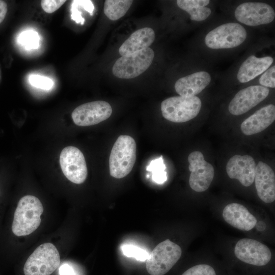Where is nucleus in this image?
Returning a JSON list of instances; mask_svg holds the SVG:
<instances>
[{"mask_svg": "<svg viewBox=\"0 0 275 275\" xmlns=\"http://www.w3.org/2000/svg\"><path fill=\"white\" fill-rule=\"evenodd\" d=\"M43 212V207L38 198L32 195L22 197L14 214L12 232L17 236L31 234L40 226Z\"/></svg>", "mask_w": 275, "mask_h": 275, "instance_id": "f257e3e1", "label": "nucleus"}, {"mask_svg": "<svg viewBox=\"0 0 275 275\" xmlns=\"http://www.w3.org/2000/svg\"><path fill=\"white\" fill-rule=\"evenodd\" d=\"M136 144L130 136L120 135L114 143L109 158L110 175L117 179L126 176L136 160Z\"/></svg>", "mask_w": 275, "mask_h": 275, "instance_id": "f03ea898", "label": "nucleus"}, {"mask_svg": "<svg viewBox=\"0 0 275 275\" xmlns=\"http://www.w3.org/2000/svg\"><path fill=\"white\" fill-rule=\"evenodd\" d=\"M182 250L179 245L166 239L158 244L149 254L146 268L150 275H164L179 260Z\"/></svg>", "mask_w": 275, "mask_h": 275, "instance_id": "7ed1b4c3", "label": "nucleus"}, {"mask_svg": "<svg viewBox=\"0 0 275 275\" xmlns=\"http://www.w3.org/2000/svg\"><path fill=\"white\" fill-rule=\"evenodd\" d=\"M60 264V254L56 247L51 243H45L28 258L23 272L24 275H50Z\"/></svg>", "mask_w": 275, "mask_h": 275, "instance_id": "20e7f679", "label": "nucleus"}, {"mask_svg": "<svg viewBox=\"0 0 275 275\" xmlns=\"http://www.w3.org/2000/svg\"><path fill=\"white\" fill-rule=\"evenodd\" d=\"M201 101L197 96H173L164 100L161 104L163 117L175 123H183L196 117L200 112Z\"/></svg>", "mask_w": 275, "mask_h": 275, "instance_id": "39448f33", "label": "nucleus"}, {"mask_svg": "<svg viewBox=\"0 0 275 275\" xmlns=\"http://www.w3.org/2000/svg\"><path fill=\"white\" fill-rule=\"evenodd\" d=\"M154 51L150 47L119 58L113 67V74L122 79H130L145 72L151 64Z\"/></svg>", "mask_w": 275, "mask_h": 275, "instance_id": "423d86ee", "label": "nucleus"}, {"mask_svg": "<svg viewBox=\"0 0 275 275\" xmlns=\"http://www.w3.org/2000/svg\"><path fill=\"white\" fill-rule=\"evenodd\" d=\"M246 36L242 25L235 22L226 23L210 31L205 38V43L211 49L231 48L242 44Z\"/></svg>", "mask_w": 275, "mask_h": 275, "instance_id": "0eeeda50", "label": "nucleus"}, {"mask_svg": "<svg viewBox=\"0 0 275 275\" xmlns=\"http://www.w3.org/2000/svg\"><path fill=\"white\" fill-rule=\"evenodd\" d=\"M60 163L65 177L75 184L82 183L88 175V169L83 153L77 148L67 146L61 152Z\"/></svg>", "mask_w": 275, "mask_h": 275, "instance_id": "6e6552de", "label": "nucleus"}, {"mask_svg": "<svg viewBox=\"0 0 275 275\" xmlns=\"http://www.w3.org/2000/svg\"><path fill=\"white\" fill-rule=\"evenodd\" d=\"M188 169L191 172L189 179V186L197 192H203L209 187L213 179L214 170L213 166L206 161L203 154L194 151L188 156Z\"/></svg>", "mask_w": 275, "mask_h": 275, "instance_id": "1a4fd4ad", "label": "nucleus"}, {"mask_svg": "<svg viewBox=\"0 0 275 275\" xmlns=\"http://www.w3.org/2000/svg\"><path fill=\"white\" fill-rule=\"evenodd\" d=\"M236 19L249 26L268 24L275 17V12L270 5L262 2H245L235 11Z\"/></svg>", "mask_w": 275, "mask_h": 275, "instance_id": "9d476101", "label": "nucleus"}, {"mask_svg": "<svg viewBox=\"0 0 275 275\" xmlns=\"http://www.w3.org/2000/svg\"><path fill=\"white\" fill-rule=\"evenodd\" d=\"M112 113V108L108 102L97 100L78 106L73 110L71 117L76 125L88 126L107 119Z\"/></svg>", "mask_w": 275, "mask_h": 275, "instance_id": "9b49d317", "label": "nucleus"}, {"mask_svg": "<svg viewBox=\"0 0 275 275\" xmlns=\"http://www.w3.org/2000/svg\"><path fill=\"white\" fill-rule=\"evenodd\" d=\"M234 253L240 261L256 266L267 264L271 258V253L266 245L249 238L239 240L235 245Z\"/></svg>", "mask_w": 275, "mask_h": 275, "instance_id": "f8f14e48", "label": "nucleus"}, {"mask_svg": "<svg viewBox=\"0 0 275 275\" xmlns=\"http://www.w3.org/2000/svg\"><path fill=\"white\" fill-rule=\"evenodd\" d=\"M269 93L267 88L259 85L243 89L237 92L230 101L229 111L235 116L245 113L264 100Z\"/></svg>", "mask_w": 275, "mask_h": 275, "instance_id": "ddd939ff", "label": "nucleus"}, {"mask_svg": "<svg viewBox=\"0 0 275 275\" xmlns=\"http://www.w3.org/2000/svg\"><path fill=\"white\" fill-rule=\"evenodd\" d=\"M256 167L252 156L235 155L228 160L226 172L231 179H236L242 185L248 187L254 182Z\"/></svg>", "mask_w": 275, "mask_h": 275, "instance_id": "4468645a", "label": "nucleus"}, {"mask_svg": "<svg viewBox=\"0 0 275 275\" xmlns=\"http://www.w3.org/2000/svg\"><path fill=\"white\" fill-rule=\"evenodd\" d=\"M254 180L259 198L266 203L273 202L275 200V175L270 166L259 161L256 167Z\"/></svg>", "mask_w": 275, "mask_h": 275, "instance_id": "2eb2a0df", "label": "nucleus"}, {"mask_svg": "<svg viewBox=\"0 0 275 275\" xmlns=\"http://www.w3.org/2000/svg\"><path fill=\"white\" fill-rule=\"evenodd\" d=\"M224 220L232 227L242 231L252 230L257 224V219L243 205L230 203L223 211Z\"/></svg>", "mask_w": 275, "mask_h": 275, "instance_id": "dca6fc26", "label": "nucleus"}, {"mask_svg": "<svg viewBox=\"0 0 275 275\" xmlns=\"http://www.w3.org/2000/svg\"><path fill=\"white\" fill-rule=\"evenodd\" d=\"M275 120V106L270 104L264 106L244 120L240 128L243 133L250 135L267 128Z\"/></svg>", "mask_w": 275, "mask_h": 275, "instance_id": "f3484780", "label": "nucleus"}, {"mask_svg": "<svg viewBox=\"0 0 275 275\" xmlns=\"http://www.w3.org/2000/svg\"><path fill=\"white\" fill-rule=\"evenodd\" d=\"M210 81L211 76L208 72L198 71L178 79L175 84V89L180 96H196L209 84Z\"/></svg>", "mask_w": 275, "mask_h": 275, "instance_id": "a211bd4d", "label": "nucleus"}, {"mask_svg": "<svg viewBox=\"0 0 275 275\" xmlns=\"http://www.w3.org/2000/svg\"><path fill=\"white\" fill-rule=\"evenodd\" d=\"M155 40V33L149 27L140 29L126 40L119 49L122 56L133 53L150 46Z\"/></svg>", "mask_w": 275, "mask_h": 275, "instance_id": "6ab92c4d", "label": "nucleus"}, {"mask_svg": "<svg viewBox=\"0 0 275 275\" xmlns=\"http://www.w3.org/2000/svg\"><path fill=\"white\" fill-rule=\"evenodd\" d=\"M273 62L272 57L266 56L257 58L252 55L241 65L237 74L238 80L241 83L247 82L266 71Z\"/></svg>", "mask_w": 275, "mask_h": 275, "instance_id": "aec40b11", "label": "nucleus"}, {"mask_svg": "<svg viewBox=\"0 0 275 275\" xmlns=\"http://www.w3.org/2000/svg\"><path fill=\"white\" fill-rule=\"evenodd\" d=\"M209 2L208 0H178L177 4L190 15L191 20L201 21L207 18L211 13V9L206 7Z\"/></svg>", "mask_w": 275, "mask_h": 275, "instance_id": "412c9836", "label": "nucleus"}, {"mask_svg": "<svg viewBox=\"0 0 275 275\" xmlns=\"http://www.w3.org/2000/svg\"><path fill=\"white\" fill-rule=\"evenodd\" d=\"M132 3L130 0H106L104 13L109 19L117 20L126 13Z\"/></svg>", "mask_w": 275, "mask_h": 275, "instance_id": "4be33fe9", "label": "nucleus"}, {"mask_svg": "<svg viewBox=\"0 0 275 275\" xmlns=\"http://www.w3.org/2000/svg\"><path fill=\"white\" fill-rule=\"evenodd\" d=\"M166 166L162 157L152 160L146 167V171L152 172V178L154 182L162 184L167 180Z\"/></svg>", "mask_w": 275, "mask_h": 275, "instance_id": "5701e85b", "label": "nucleus"}, {"mask_svg": "<svg viewBox=\"0 0 275 275\" xmlns=\"http://www.w3.org/2000/svg\"><path fill=\"white\" fill-rule=\"evenodd\" d=\"M18 42L27 49H35L39 46V36L35 31H25L20 34Z\"/></svg>", "mask_w": 275, "mask_h": 275, "instance_id": "b1692460", "label": "nucleus"}, {"mask_svg": "<svg viewBox=\"0 0 275 275\" xmlns=\"http://www.w3.org/2000/svg\"><path fill=\"white\" fill-rule=\"evenodd\" d=\"M121 250L124 255L132 257L140 261H146L149 254L145 250L132 244H124L121 246Z\"/></svg>", "mask_w": 275, "mask_h": 275, "instance_id": "393cba45", "label": "nucleus"}, {"mask_svg": "<svg viewBox=\"0 0 275 275\" xmlns=\"http://www.w3.org/2000/svg\"><path fill=\"white\" fill-rule=\"evenodd\" d=\"M29 79L33 86L45 90L50 89L53 85V81L46 76L31 75Z\"/></svg>", "mask_w": 275, "mask_h": 275, "instance_id": "a878e982", "label": "nucleus"}, {"mask_svg": "<svg viewBox=\"0 0 275 275\" xmlns=\"http://www.w3.org/2000/svg\"><path fill=\"white\" fill-rule=\"evenodd\" d=\"M182 275H216V273L211 266L199 264L189 268Z\"/></svg>", "mask_w": 275, "mask_h": 275, "instance_id": "bb28decb", "label": "nucleus"}, {"mask_svg": "<svg viewBox=\"0 0 275 275\" xmlns=\"http://www.w3.org/2000/svg\"><path fill=\"white\" fill-rule=\"evenodd\" d=\"M275 66L268 68L259 78L261 86L265 87L274 88L275 87Z\"/></svg>", "mask_w": 275, "mask_h": 275, "instance_id": "cd10ccee", "label": "nucleus"}, {"mask_svg": "<svg viewBox=\"0 0 275 275\" xmlns=\"http://www.w3.org/2000/svg\"><path fill=\"white\" fill-rule=\"evenodd\" d=\"M65 2L66 1L64 0H43L41 5L45 12L51 13L59 9Z\"/></svg>", "mask_w": 275, "mask_h": 275, "instance_id": "c85d7f7f", "label": "nucleus"}, {"mask_svg": "<svg viewBox=\"0 0 275 275\" xmlns=\"http://www.w3.org/2000/svg\"><path fill=\"white\" fill-rule=\"evenodd\" d=\"M60 275H76L73 269L67 264L61 266L59 269Z\"/></svg>", "mask_w": 275, "mask_h": 275, "instance_id": "c756f323", "label": "nucleus"}, {"mask_svg": "<svg viewBox=\"0 0 275 275\" xmlns=\"http://www.w3.org/2000/svg\"><path fill=\"white\" fill-rule=\"evenodd\" d=\"M80 6L86 11L92 15L94 6L92 1H78Z\"/></svg>", "mask_w": 275, "mask_h": 275, "instance_id": "7c9ffc66", "label": "nucleus"}, {"mask_svg": "<svg viewBox=\"0 0 275 275\" xmlns=\"http://www.w3.org/2000/svg\"><path fill=\"white\" fill-rule=\"evenodd\" d=\"M7 12V5L4 1L0 0V23L5 18Z\"/></svg>", "mask_w": 275, "mask_h": 275, "instance_id": "2f4dec72", "label": "nucleus"}, {"mask_svg": "<svg viewBox=\"0 0 275 275\" xmlns=\"http://www.w3.org/2000/svg\"><path fill=\"white\" fill-rule=\"evenodd\" d=\"M257 229L259 231H263L265 228V224L263 222H259L257 223Z\"/></svg>", "mask_w": 275, "mask_h": 275, "instance_id": "473e14b6", "label": "nucleus"}]
</instances>
